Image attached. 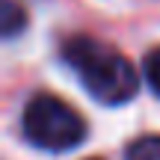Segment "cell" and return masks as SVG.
Returning a JSON list of instances; mask_svg holds the SVG:
<instances>
[{
	"label": "cell",
	"mask_w": 160,
	"mask_h": 160,
	"mask_svg": "<svg viewBox=\"0 0 160 160\" xmlns=\"http://www.w3.org/2000/svg\"><path fill=\"white\" fill-rule=\"evenodd\" d=\"M62 59L80 77L83 89L107 107H119V104L131 101L139 89V77L131 59H125L116 48H110L101 39H92V36L65 39Z\"/></svg>",
	"instance_id": "6da1fadb"
},
{
	"label": "cell",
	"mask_w": 160,
	"mask_h": 160,
	"mask_svg": "<svg viewBox=\"0 0 160 160\" xmlns=\"http://www.w3.org/2000/svg\"><path fill=\"white\" fill-rule=\"evenodd\" d=\"M24 137L45 151H68L83 142L86 122L71 104H65L57 95H33L24 107Z\"/></svg>",
	"instance_id": "7a4b0ae2"
},
{
	"label": "cell",
	"mask_w": 160,
	"mask_h": 160,
	"mask_svg": "<svg viewBox=\"0 0 160 160\" xmlns=\"http://www.w3.org/2000/svg\"><path fill=\"white\" fill-rule=\"evenodd\" d=\"M24 24H27L24 6L18 3V0H3V3H0V33H3L6 39H12L18 30H24Z\"/></svg>",
	"instance_id": "3957f363"
},
{
	"label": "cell",
	"mask_w": 160,
	"mask_h": 160,
	"mask_svg": "<svg viewBox=\"0 0 160 160\" xmlns=\"http://www.w3.org/2000/svg\"><path fill=\"white\" fill-rule=\"evenodd\" d=\"M125 160H160V133L137 137L125 148Z\"/></svg>",
	"instance_id": "277c9868"
},
{
	"label": "cell",
	"mask_w": 160,
	"mask_h": 160,
	"mask_svg": "<svg viewBox=\"0 0 160 160\" xmlns=\"http://www.w3.org/2000/svg\"><path fill=\"white\" fill-rule=\"evenodd\" d=\"M142 77H145V83L160 95V48L148 51V57L142 59Z\"/></svg>",
	"instance_id": "5b68a950"
}]
</instances>
